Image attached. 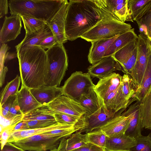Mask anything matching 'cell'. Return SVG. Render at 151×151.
Segmentation results:
<instances>
[{"label":"cell","mask_w":151,"mask_h":151,"mask_svg":"<svg viewBox=\"0 0 151 151\" xmlns=\"http://www.w3.org/2000/svg\"><path fill=\"white\" fill-rule=\"evenodd\" d=\"M139 102L142 128L151 130V85Z\"/></svg>","instance_id":"cell-29"},{"label":"cell","mask_w":151,"mask_h":151,"mask_svg":"<svg viewBox=\"0 0 151 151\" xmlns=\"http://www.w3.org/2000/svg\"><path fill=\"white\" fill-rule=\"evenodd\" d=\"M150 40V42H151V39Z\"/></svg>","instance_id":"cell-50"},{"label":"cell","mask_w":151,"mask_h":151,"mask_svg":"<svg viewBox=\"0 0 151 151\" xmlns=\"http://www.w3.org/2000/svg\"><path fill=\"white\" fill-rule=\"evenodd\" d=\"M67 0H10L11 15L26 16L48 22Z\"/></svg>","instance_id":"cell-3"},{"label":"cell","mask_w":151,"mask_h":151,"mask_svg":"<svg viewBox=\"0 0 151 151\" xmlns=\"http://www.w3.org/2000/svg\"><path fill=\"white\" fill-rule=\"evenodd\" d=\"M138 86L129 75L124 74L122 76V90L123 95L130 104L136 92Z\"/></svg>","instance_id":"cell-33"},{"label":"cell","mask_w":151,"mask_h":151,"mask_svg":"<svg viewBox=\"0 0 151 151\" xmlns=\"http://www.w3.org/2000/svg\"><path fill=\"white\" fill-rule=\"evenodd\" d=\"M22 84L29 89L45 85L47 66L46 51L37 46H27L17 52Z\"/></svg>","instance_id":"cell-2"},{"label":"cell","mask_w":151,"mask_h":151,"mask_svg":"<svg viewBox=\"0 0 151 151\" xmlns=\"http://www.w3.org/2000/svg\"><path fill=\"white\" fill-rule=\"evenodd\" d=\"M57 44V42L53 35L44 38L38 45L43 49H48Z\"/></svg>","instance_id":"cell-43"},{"label":"cell","mask_w":151,"mask_h":151,"mask_svg":"<svg viewBox=\"0 0 151 151\" xmlns=\"http://www.w3.org/2000/svg\"><path fill=\"white\" fill-rule=\"evenodd\" d=\"M50 151H58V149L57 148L51 150Z\"/></svg>","instance_id":"cell-49"},{"label":"cell","mask_w":151,"mask_h":151,"mask_svg":"<svg viewBox=\"0 0 151 151\" xmlns=\"http://www.w3.org/2000/svg\"><path fill=\"white\" fill-rule=\"evenodd\" d=\"M74 125H65L58 123L50 126L43 128L13 132L11 133L8 140L7 142L12 143L15 141L31 136L42 134L47 132L56 129L70 127Z\"/></svg>","instance_id":"cell-24"},{"label":"cell","mask_w":151,"mask_h":151,"mask_svg":"<svg viewBox=\"0 0 151 151\" xmlns=\"http://www.w3.org/2000/svg\"><path fill=\"white\" fill-rule=\"evenodd\" d=\"M138 36V52L136 62L129 75L138 87L143 79L150 51L151 42L143 34H139Z\"/></svg>","instance_id":"cell-8"},{"label":"cell","mask_w":151,"mask_h":151,"mask_svg":"<svg viewBox=\"0 0 151 151\" xmlns=\"http://www.w3.org/2000/svg\"><path fill=\"white\" fill-rule=\"evenodd\" d=\"M25 121L28 125L30 129L46 127L58 123L56 121L31 120Z\"/></svg>","instance_id":"cell-40"},{"label":"cell","mask_w":151,"mask_h":151,"mask_svg":"<svg viewBox=\"0 0 151 151\" xmlns=\"http://www.w3.org/2000/svg\"><path fill=\"white\" fill-rule=\"evenodd\" d=\"M95 85L88 73L76 71L65 81L62 87L63 95L78 101L82 95L88 93Z\"/></svg>","instance_id":"cell-6"},{"label":"cell","mask_w":151,"mask_h":151,"mask_svg":"<svg viewBox=\"0 0 151 151\" xmlns=\"http://www.w3.org/2000/svg\"><path fill=\"white\" fill-rule=\"evenodd\" d=\"M17 98V94L11 96L0 105L1 115L5 119H6L10 109Z\"/></svg>","instance_id":"cell-41"},{"label":"cell","mask_w":151,"mask_h":151,"mask_svg":"<svg viewBox=\"0 0 151 151\" xmlns=\"http://www.w3.org/2000/svg\"><path fill=\"white\" fill-rule=\"evenodd\" d=\"M30 129L27 123L22 120L17 124L14 127L13 132L22 131Z\"/></svg>","instance_id":"cell-47"},{"label":"cell","mask_w":151,"mask_h":151,"mask_svg":"<svg viewBox=\"0 0 151 151\" xmlns=\"http://www.w3.org/2000/svg\"><path fill=\"white\" fill-rule=\"evenodd\" d=\"M53 35L50 28L47 26L43 31L37 33L24 37L23 40L15 46L16 51L22 48L27 46H37L45 37Z\"/></svg>","instance_id":"cell-32"},{"label":"cell","mask_w":151,"mask_h":151,"mask_svg":"<svg viewBox=\"0 0 151 151\" xmlns=\"http://www.w3.org/2000/svg\"><path fill=\"white\" fill-rule=\"evenodd\" d=\"M100 106L99 109L94 114L88 116H85L86 125L80 132H86V133L96 129L110 119L114 117L116 114L106 111L99 100Z\"/></svg>","instance_id":"cell-18"},{"label":"cell","mask_w":151,"mask_h":151,"mask_svg":"<svg viewBox=\"0 0 151 151\" xmlns=\"http://www.w3.org/2000/svg\"><path fill=\"white\" fill-rule=\"evenodd\" d=\"M21 79L18 75L8 82L2 90L0 95V104L2 105L10 96L17 94L19 91Z\"/></svg>","instance_id":"cell-34"},{"label":"cell","mask_w":151,"mask_h":151,"mask_svg":"<svg viewBox=\"0 0 151 151\" xmlns=\"http://www.w3.org/2000/svg\"><path fill=\"white\" fill-rule=\"evenodd\" d=\"M138 38L134 28L119 35L109 47L104 58L112 55L126 45Z\"/></svg>","instance_id":"cell-26"},{"label":"cell","mask_w":151,"mask_h":151,"mask_svg":"<svg viewBox=\"0 0 151 151\" xmlns=\"http://www.w3.org/2000/svg\"><path fill=\"white\" fill-rule=\"evenodd\" d=\"M151 85V45L143 79L132 100L140 102L147 93Z\"/></svg>","instance_id":"cell-27"},{"label":"cell","mask_w":151,"mask_h":151,"mask_svg":"<svg viewBox=\"0 0 151 151\" xmlns=\"http://www.w3.org/2000/svg\"><path fill=\"white\" fill-rule=\"evenodd\" d=\"M78 101L86 109L87 113L86 116L94 114L99 107V102L93 89L88 93L82 95Z\"/></svg>","instance_id":"cell-31"},{"label":"cell","mask_w":151,"mask_h":151,"mask_svg":"<svg viewBox=\"0 0 151 151\" xmlns=\"http://www.w3.org/2000/svg\"><path fill=\"white\" fill-rule=\"evenodd\" d=\"M47 66L45 85L58 87L68 66V57L63 44H57L46 51Z\"/></svg>","instance_id":"cell-4"},{"label":"cell","mask_w":151,"mask_h":151,"mask_svg":"<svg viewBox=\"0 0 151 151\" xmlns=\"http://www.w3.org/2000/svg\"><path fill=\"white\" fill-rule=\"evenodd\" d=\"M24 115L20 110L17 98L12 105L6 120L10 126H15L22 120Z\"/></svg>","instance_id":"cell-35"},{"label":"cell","mask_w":151,"mask_h":151,"mask_svg":"<svg viewBox=\"0 0 151 151\" xmlns=\"http://www.w3.org/2000/svg\"><path fill=\"white\" fill-rule=\"evenodd\" d=\"M55 112L63 113L81 118L87 113L85 108L78 101L64 95L47 104Z\"/></svg>","instance_id":"cell-10"},{"label":"cell","mask_w":151,"mask_h":151,"mask_svg":"<svg viewBox=\"0 0 151 151\" xmlns=\"http://www.w3.org/2000/svg\"><path fill=\"white\" fill-rule=\"evenodd\" d=\"M15 126L9 125L1 130L0 140L1 149L7 142Z\"/></svg>","instance_id":"cell-42"},{"label":"cell","mask_w":151,"mask_h":151,"mask_svg":"<svg viewBox=\"0 0 151 151\" xmlns=\"http://www.w3.org/2000/svg\"><path fill=\"white\" fill-rule=\"evenodd\" d=\"M136 144L130 151H151V134L147 136L142 135L135 138Z\"/></svg>","instance_id":"cell-38"},{"label":"cell","mask_w":151,"mask_h":151,"mask_svg":"<svg viewBox=\"0 0 151 151\" xmlns=\"http://www.w3.org/2000/svg\"><path fill=\"white\" fill-rule=\"evenodd\" d=\"M116 70L121 71L117 62L112 56L104 58L98 63L90 66L88 73L91 76L99 79L107 76Z\"/></svg>","instance_id":"cell-16"},{"label":"cell","mask_w":151,"mask_h":151,"mask_svg":"<svg viewBox=\"0 0 151 151\" xmlns=\"http://www.w3.org/2000/svg\"><path fill=\"white\" fill-rule=\"evenodd\" d=\"M54 113L55 112L47 105H42L24 115L22 120L56 121Z\"/></svg>","instance_id":"cell-28"},{"label":"cell","mask_w":151,"mask_h":151,"mask_svg":"<svg viewBox=\"0 0 151 151\" xmlns=\"http://www.w3.org/2000/svg\"><path fill=\"white\" fill-rule=\"evenodd\" d=\"M21 16L18 15L6 16L0 30V42L5 44L14 40L21 33L22 27Z\"/></svg>","instance_id":"cell-14"},{"label":"cell","mask_w":151,"mask_h":151,"mask_svg":"<svg viewBox=\"0 0 151 151\" xmlns=\"http://www.w3.org/2000/svg\"><path fill=\"white\" fill-rule=\"evenodd\" d=\"M68 3L67 0L55 15L47 22V25L52 31L57 44H63L68 40L65 35V27Z\"/></svg>","instance_id":"cell-12"},{"label":"cell","mask_w":151,"mask_h":151,"mask_svg":"<svg viewBox=\"0 0 151 151\" xmlns=\"http://www.w3.org/2000/svg\"><path fill=\"white\" fill-rule=\"evenodd\" d=\"M70 151H106L102 148L88 142L83 146Z\"/></svg>","instance_id":"cell-44"},{"label":"cell","mask_w":151,"mask_h":151,"mask_svg":"<svg viewBox=\"0 0 151 151\" xmlns=\"http://www.w3.org/2000/svg\"><path fill=\"white\" fill-rule=\"evenodd\" d=\"M62 137L51 136L44 133L31 136L12 142L24 151H46L58 147Z\"/></svg>","instance_id":"cell-7"},{"label":"cell","mask_w":151,"mask_h":151,"mask_svg":"<svg viewBox=\"0 0 151 151\" xmlns=\"http://www.w3.org/2000/svg\"><path fill=\"white\" fill-rule=\"evenodd\" d=\"M25 31V37L43 31L47 27V22L44 21L26 16H21Z\"/></svg>","instance_id":"cell-30"},{"label":"cell","mask_w":151,"mask_h":151,"mask_svg":"<svg viewBox=\"0 0 151 151\" xmlns=\"http://www.w3.org/2000/svg\"><path fill=\"white\" fill-rule=\"evenodd\" d=\"M8 68L7 67L3 66L1 68L0 72V86L4 84L6 73L7 71Z\"/></svg>","instance_id":"cell-48"},{"label":"cell","mask_w":151,"mask_h":151,"mask_svg":"<svg viewBox=\"0 0 151 151\" xmlns=\"http://www.w3.org/2000/svg\"><path fill=\"white\" fill-rule=\"evenodd\" d=\"M140 34H143L151 39V9L141 18L136 21Z\"/></svg>","instance_id":"cell-37"},{"label":"cell","mask_w":151,"mask_h":151,"mask_svg":"<svg viewBox=\"0 0 151 151\" xmlns=\"http://www.w3.org/2000/svg\"><path fill=\"white\" fill-rule=\"evenodd\" d=\"M126 21L133 22L141 18L151 9V0H127Z\"/></svg>","instance_id":"cell-21"},{"label":"cell","mask_w":151,"mask_h":151,"mask_svg":"<svg viewBox=\"0 0 151 151\" xmlns=\"http://www.w3.org/2000/svg\"><path fill=\"white\" fill-rule=\"evenodd\" d=\"M122 76L113 72L100 79L95 85L93 90L99 100L102 103L110 93L117 89L122 82Z\"/></svg>","instance_id":"cell-13"},{"label":"cell","mask_w":151,"mask_h":151,"mask_svg":"<svg viewBox=\"0 0 151 151\" xmlns=\"http://www.w3.org/2000/svg\"><path fill=\"white\" fill-rule=\"evenodd\" d=\"M1 151H24V150L12 142H7L1 149Z\"/></svg>","instance_id":"cell-46"},{"label":"cell","mask_w":151,"mask_h":151,"mask_svg":"<svg viewBox=\"0 0 151 151\" xmlns=\"http://www.w3.org/2000/svg\"><path fill=\"white\" fill-rule=\"evenodd\" d=\"M97 6L108 16L125 22L128 13L127 0H94Z\"/></svg>","instance_id":"cell-11"},{"label":"cell","mask_w":151,"mask_h":151,"mask_svg":"<svg viewBox=\"0 0 151 151\" xmlns=\"http://www.w3.org/2000/svg\"><path fill=\"white\" fill-rule=\"evenodd\" d=\"M87 134L88 142L105 150L107 136L103 132L97 129Z\"/></svg>","instance_id":"cell-36"},{"label":"cell","mask_w":151,"mask_h":151,"mask_svg":"<svg viewBox=\"0 0 151 151\" xmlns=\"http://www.w3.org/2000/svg\"><path fill=\"white\" fill-rule=\"evenodd\" d=\"M54 116L56 121L59 124L74 125L78 123L82 118H79L69 114L60 113L55 112Z\"/></svg>","instance_id":"cell-39"},{"label":"cell","mask_w":151,"mask_h":151,"mask_svg":"<svg viewBox=\"0 0 151 151\" xmlns=\"http://www.w3.org/2000/svg\"><path fill=\"white\" fill-rule=\"evenodd\" d=\"M132 28L130 24L114 19L106 14L102 19L83 34L80 37L91 42L112 38Z\"/></svg>","instance_id":"cell-5"},{"label":"cell","mask_w":151,"mask_h":151,"mask_svg":"<svg viewBox=\"0 0 151 151\" xmlns=\"http://www.w3.org/2000/svg\"><path fill=\"white\" fill-rule=\"evenodd\" d=\"M32 95L41 105H46L63 95L62 87L44 85L39 88L29 89Z\"/></svg>","instance_id":"cell-20"},{"label":"cell","mask_w":151,"mask_h":151,"mask_svg":"<svg viewBox=\"0 0 151 151\" xmlns=\"http://www.w3.org/2000/svg\"><path fill=\"white\" fill-rule=\"evenodd\" d=\"M87 134H82L79 131L68 138H63L58 147V151H70L77 149L88 142Z\"/></svg>","instance_id":"cell-25"},{"label":"cell","mask_w":151,"mask_h":151,"mask_svg":"<svg viewBox=\"0 0 151 151\" xmlns=\"http://www.w3.org/2000/svg\"><path fill=\"white\" fill-rule=\"evenodd\" d=\"M135 138L122 133L111 137H106V151H130L136 144Z\"/></svg>","instance_id":"cell-19"},{"label":"cell","mask_w":151,"mask_h":151,"mask_svg":"<svg viewBox=\"0 0 151 151\" xmlns=\"http://www.w3.org/2000/svg\"><path fill=\"white\" fill-rule=\"evenodd\" d=\"M137 52V39L126 45L112 56L118 63L121 71L129 75L135 65Z\"/></svg>","instance_id":"cell-9"},{"label":"cell","mask_w":151,"mask_h":151,"mask_svg":"<svg viewBox=\"0 0 151 151\" xmlns=\"http://www.w3.org/2000/svg\"><path fill=\"white\" fill-rule=\"evenodd\" d=\"M106 14L94 0H70L65 21V34L68 40L72 41L80 37Z\"/></svg>","instance_id":"cell-1"},{"label":"cell","mask_w":151,"mask_h":151,"mask_svg":"<svg viewBox=\"0 0 151 151\" xmlns=\"http://www.w3.org/2000/svg\"><path fill=\"white\" fill-rule=\"evenodd\" d=\"M119 35L111 39L91 42L88 56L89 62L93 65L102 60L109 47Z\"/></svg>","instance_id":"cell-23"},{"label":"cell","mask_w":151,"mask_h":151,"mask_svg":"<svg viewBox=\"0 0 151 151\" xmlns=\"http://www.w3.org/2000/svg\"><path fill=\"white\" fill-rule=\"evenodd\" d=\"M123 113L129 119V125L125 134L134 138L141 135L142 128L139 102L137 101L131 105L128 109Z\"/></svg>","instance_id":"cell-17"},{"label":"cell","mask_w":151,"mask_h":151,"mask_svg":"<svg viewBox=\"0 0 151 151\" xmlns=\"http://www.w3.org/2000/svg\"><path fill=\"white\" fill-rule=\"evenodd\" d=\"M9 2L7 0H0V18L7 14L8 12Z\"/></svg>","instance_id":"cell-45"},{"label":"cell","mask_w":151,"mask_h":151,"mask_svg":"<svg viewBox=\"0 0 151 151\" xmlns=\"http://www.w3.org/2000/svg\"><path fill=\"white\" fill-rule=\"evenodd\" d=\"M17 95L18 105L24 115L42 105L37 101L29 89L22 84Z\"/></svg>","instance_id":"cell-22"},{"label":"cell","mask_w":151,"mask_h":151,"mask_svg":"<svg viewBox=\"0 0 151 151\" xmlns=\"http://www.w3.org/2000/svg\"><path fill=\"white\" fill-rule=\"evenodd\" d=\"M125 109L120 110L114 117L97 129L100 130L108 137L125 133L129 125V119L122 113Z\"/></svg>","instance_id":"cell-15"}]
</instances>
